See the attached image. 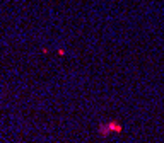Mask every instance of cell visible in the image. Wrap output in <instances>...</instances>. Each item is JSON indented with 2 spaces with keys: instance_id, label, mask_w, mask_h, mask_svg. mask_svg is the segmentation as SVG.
I'll use <instances>...</instances> for the list:
<instances>
[{
  "instance_id": "6da1fadb",
  "label": "cell",
  "mask_w": 164,
  "mask_h": 143,
  "mask_svg": "<svg viewBox=\"0 0 164 143\" xmlns=\"http://www.w3.org/2000/svg\"><path fill=\"white\" fill-rule=\"evenodd\" d=\"M108 124H109V128H111V133H122L123 131V126L118 121H115V119L108 121Z\"/></svg>"
},
{
  "instance_id": "7a4b0ae2",
  "label": "cell",
  "mask_w": 164,
  "mask_h": 143,
  "mask_svg": "<svg viewBox=\"0 0 164 143\" xmlns=\"http://www.w3.org/2000/svg\"><path fill=\"white\" fill-rule=\"evenodd\" d=\"M109 133H111V128H109L108 123H102V124H99V135H101V136H108Z\"/></svg>"
}]
</instances>
